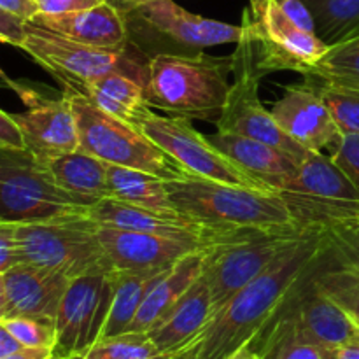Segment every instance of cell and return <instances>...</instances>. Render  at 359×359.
<instances>
[{"label": "cell", "instance_id": "cell-9", "mask_svg": "<svg viewBox=\"0 0 359 359\" xmlns=\"http://www.w3.org/2000/svg\"><path fill=\"white\" fill-rule=\"evenodd\" d=\"M125 18L133 42L142 49L158 46L156 55H193L214 46L237 44L242 35L241 25L193 14L174 0H149L128 11Z\"/></svg>", "mask_w": 359, "mask_h": 359}, {"label": "cell", "instance_id": "cell-25", "mask_svg": "<svg viewBox=\"0 0 359 359\" xmlns=\"http://www.w3.org/2000/svg\"><path fill=\"white\" fill-rule=\"evenodd\" d=\"M39 163L44 167L58 188L83 205L90 207L100 200L109 198V163L100 158L77 149L72 153L56 154Z\"/></svg>", "mask_w": 359, "mask_h": 359}, {"label": "cell", "instance_id": "cell-21", "mask_svg": "<svg viewBox=\"0 0 359 359\" xmlns=\"http://www.w3.org/2000/svg\"><path fill=\"white\" fill-rule=\"evenodd\" d=\"M32 23L97 48H121L133 41L125 14L105 0L76 13L37 14Z\"/></svg>", "mask_w": 359, "mask_h": 359}, {"label": "cell", "instance_id": "cell-26", "mask_svg": "<svg viewBox=\"0 0 359 359\" xmlns=\"http://www.w3.org/2000/svg\"><path fill=\"white\" fill-rule=\"evenodd\" d=\"M62 88L77 91L104 112L133 125L149 109L146 86L123 72H111L84 83H65Z\"/></svg>", "mask_w": 359, "mask_h": 359}, {"label": "cell", "instance_id": "cell-15", "mask_svg": "<svg viewBox=\"0 0 359 359\" xmlns=\"http://www.w3.org/2000/svg\"><path fill=\"white\" fill-rule=\"evenodd\" d=\"M86 221L104 251L109 266L119 272L170 269L189 252L207 248L205 244L196 241H181V238L107 226V224L95 223L88 217Z\"/></svg>", "mask_w": 359, "mask_h": 359}, {"label": "cell", "instance_id": "cell-42", "mask_svg": "<svg viewBox=\"0 0 359 359\" xmlns=\"http://www.w3.org/2000/svg\"><path fill=\"white\" fill-rule=\"evenodd\" d=\"M0 9L23 18L25 21H32L41 13L37 0H0Z\"/></svg>", "mask_w": 359, "mask_h": 359}, {"label": "cell", "instance_id": "cell-20", "mask_svg": "<svg viewBox=\"0 0 359 359\" xmlns=\"http://www.w3.org/2000/svg\"><path fill=\"white\" fill-rule=\"evenodd\" d=\"M13 116L23 130L27 149L37 161L79 149V128L65 93L53 95Z\"/></svg>", "mask_w": 359, "mask_h": 359}, {"label": "cell", "instance_id": "cell-39", "mask_svg": "<svg viewBox=\"0 0 359 359\" xmlns=\"http://www.w3.org/2000/svg\"><path fill=\"white\" fill-rule=\"evenodd\" d=\"M28 21L0 9V41L13 48L21 49L27 39Z\"/></svg>", "mask_w": 359, "mask_h": 359}, {"label": "cell", "instance_id": "cell-11", "mask_svg": "<svg viewBox=\"0 0 359 359\" xmlns=\"http://www.w3.org/2000/svg\"><path fill=\"white\" fill-rule=\"evenodd\" d=\"M135 125L191 177L210 179L245 188L270 189L242 170L219 147L214 146L209 137L193 128L191 119L170 114L161 116L149 107L140 114Z\"/></svg>", "mask_w": 359, "mask_h": 359}, {"label": "cell", "instance_id": "cell-34", "mask_svg": "<svg viewBox=\"0 0 359 359\" xmlns=\"http://www.w3.org/2000/svg\"><path fill=\"white\" fill-rule=\"evenodd\" d=\"M318 91L328 105L342 135L359 133V90L319 83Z\"/></svg>", "mask_w": 359, "mask_h": 359}, {"label": "cell", "instance_id": "cell-41", "mask_svg": "<svg viewBox=\"0 0 359 359\" xmlns=\"http://www.w3.org/2000/svg\"><path fill=\"white\" fill-rule=\"evenodd\" d=\"M279 4L284 9V13H286L298 27H302L307 32H316L314 14H312V11L309 9V6L304 0H279Z\"/></svg>", "mask_w": 359, "mask_h": 359}, {"label": "cell", "instance_id": "cell-32", "mask_svg": "<svg viewBox=\"0 0 359 359\" xmlns=\"http://www.w3.org/2000/svg\"><path fill=\"white\" fill-rule=\"evenodd\" d=\"M86 356L93 359H156L165 356V353L158 349L147 332H126L98 340Z\"/></svg>", "mask_w": 359, "mask_h": 359}, {"label": "cell", "instance_id": "cell-44", "mask_svg": "<svg viewBox=\"0 0 359 359\" xmlns=\"http://www.w3.org/2000/svg\"><path fill=\"white\" fill-rule=\"evenodd\" d=\"M55 354V349L51 347H23L18 353L2 359H49Z\"/></svg>", "mask_w": 359, "mask_h": 359}, {"label": "cell", "instance_id": "cell-37", "mask_svg": "<svg viewBox=\"0 0 359 359\" xmlns=\"http://www.w3.org/2000/svg\"><path fill=\"white\" fill-rule=\"evenodd\" d=\"M21 263L23 262H21L20 244L16 238V226L14 223L0 221V273Z\"/></svg>", "mask_w": 359, "mask_h": 359}, {"label": "cell", "instance_id": "cell-16", "mask_svg": "<svg viewBox=\"0 0 359 359\" xmlns=\"http://www.w3.org/2000/svg\"><path fill=\"white\" fill-rule=\"evenodd\" d=\"M270 111L284 133L311 153L330 149L332 154L342 140L328 105L309 79L304 84L284 86V95Z\"/></svg>", "mask_w": 359, "mask_h": 359}, {"label": "cell", "instance_id": "cell-28", "mask_svg": "<svg viewBox=\"0 0 359 359\" xmlns=\"http://www.w3.org/2000/svg\"><path fill=\"white\" fill-rule=\"evenodd\" d=\"M167 270L168 269H147L125 270V272L114 270V298H112V307L102 339H111V337L128 332L147 293Z\"/></svg>", "mask_w": 359, "mask_h": 359}, {"label": "cell", "instance_id": "cell-33", "mask_svg": "<svg viewBox=\"0 0 359 359\" xmlns=\"http://www.w3.org/2000/svg\"><path fill=\"white\" fill-rule=\"evenodd\" d=\"M319 290L359 321V266H337L316 277Z\"/></svg>", "mask_w": 359, "mask_h": 359}, {"label": "cell", "instance_id": "cell-3", "mask_svg": "<svg viewBox=\"0 0 359 359\" xmlns=\"http://www.w3.org/2000/svg\"><path fill=\"white\" fill-rule=\"evenodd\" d=\"M175 209L182 216L214 228H304L283 196L273 189L245 188L202 177L167 181Z\"/></svg>", "mask_w": 359, "mask_h": 359}, {"label": "cell", "instance_id": "cell-40", "mask_svg": "<svg viewBox=\"0 0 359 359\" xmlns=\"http://www.w3.org/2000/svg\"><path fill=\"white\" fill-rule=\"evenodd\" d=\"M104 0H37L39 14H67L76 13V11L90 9V7L98 6Z\"/></svg>", "mask_w": 359, "mask_h": 359}, {"label": "cell", "instance_id": "cell-19", "mask_svg": "<svg viewBox=\"0 0 359 359\" xmlns=\"http://www.w3.org/2000/svg\"><path fill=\"white\" fill-rule=\"evenodd\" d=\"M84 216L95 223L107 226L125 228V230L144 231V233L161 235V237L181 238V241H196L209 245L223 237L228 231L224 228L207 226L189 217H168L130 203L119 202L116 198H104L93 205L86 207Z\"/></svg>", "mask_w": 359, "mask_h": 359}, {"label": "cell", "instance_id": "cell-7", "mask_svg": "<svg viewBox=\"0 0 359 359\" xmlns=\"http://www.w3.org/2000/svg\"><path fill=\"white\" fill-rule=\"evenodd\" d=\"M63 93L76 114L81 151L109 165L149 172L167 181L189 177L139 126L107 114L77 91Z\"/></svg>", "mask_w": 359, "mask_h": 359}, {"label": "cell", "instance_id": "cell-47", "mask_svg": "<svg viewBox=\"0 0 359 359\" xmlns=\"http://www.w3.org/2000/svg\"><path fill=\"white\" fill-rule=\"evenodd\" d=\"M333 359H359V342H351L333 349Z\"/></svg>", "mask_w": 359, "mask_h": 359}, {"label": "cell", "instance_id": "cell-35", "mask_svg": "<svg viewBox=\"0 0 359 359\" xmlns=\"http://www.w3.org/2000/svg\"><path fill=\"white\" fill-rule=\"evenodd\" d=\"M0 326L13 333L25 347H56V325L32 318L0 319Z\"/></svg>", "mask_w": 359, "mask_h": 359}, {"label": "cell", "instance_id": "cell-22", "mask_svg": "<svg viewBox=\"0 0 359 359\" xmlns=\"http://www.w3.org/2000/svg\"><path fill=\"white\" fill-rule=\"evenodd\" d=\"M209 139L242 170L273 191L286 186L300 168L302 161L258 139L223 132H216Z\"/></svg>", "mask_w": 359, "mask_h": 359}, {"label": "cell", "instance_id": "cell-43", "mask_svg": "<svg viewBox=\"0 0 359 359\" xmlns=\"http://www.w3.org/2000/svg\"><path fill=\"white\" fill-rule=\"evenodd\" d=\"M23 344L16 339L11 332H7L6 328L0 326V359L11 356V354L18 353V351L23 349Z\"/></svg>", "mask_w": 359, "mask_h": 359}, {"label": "cell", "instance_id": "cell-38", "mask_svg": "<svg viewBox=\"0 0 359 359\" xmlns=\"http://www.w3.org/2000/svg\"><path fill=\"white\" fill-rule=\"evenodd\" d=\"M0 149L27 151V140L20 123L6 109L0 111Z\"/></svg>", "mask_w": 359, "mask_h": 359}, {"label": "cell", "instance_id": "cell-29", "mask_svg": "<svg viewBox=\"0 0 359 359\" xmlns=\"http://www.w3.org/2000/svg\"><path fill=\"white\" fill-rule=\"evenodd\" d=\"M252 344L265 359H333V351L305 340L279 318H273Z\"/></svg>", "mask_w": 359, "mask_h": 359}, {"label": "cell", "instance_id": "cell-4", "mask_svg": "<svg viewBox=\"0 0 359 359\" xmlns=\"http://www.w3.org/2000/svg\"><path fill=\"white\" fill-rule=\"evenodd\" d=\"M309 230L314 228H235L207 245L203 279L212 298V319Z\"/></svg>", "mask_w": 359, "mask_h": 359}, {"label": "cell", "instance_id": "cell-14", "mask_svg": "<svg viewBox=\"0 0 359 359\" xmlns=\"http://www.w3.org/2000/svg\"><path fill=\"white\" fill-rule=\"evenodd\" d=\"M114 298V270L98 266L70 279L56 316L55 353L86 354L102 339Z\"/></svg>", "mask_w": 359, "mask_h": 359}, {"label": "cell", "instance_id": "cell-10", "mask_svg": "<svg viewBox=\"0 0 359 359\" xmlns=\"http://www.w3.org/2000/svg\"><path fill=\"white\" fill-rule=\"evenodd\" d=\"M84 212L86 205L58 188L30 151L0 149V221L42 223Z\"/></svg>", "mask_w": 359, "mask_h": 359}, {"label": "cell", "instance_id": "cell-12", "mask_svg": "<svg viewBox=\"0 0 359 359\" xmlns=\"http://www.w3.org/2000/svg\"><path fill=\"white\" fill-rule=\"evenodd\" d=\"M21 262L63 273L69 279L109 266L84 216L16 224ZM111 269V266H109Z\"/></svg>", "mask_w": 359, "mask_h": 359}, {"label": "cell", "instance_id": "cell-17", "mask_svg": "<svg viewBox=\"0 0 359 359\" xmlns=\"http://www.w3.org/2000/svg\"><path fill=\"white\" fill-rule=\"evenodd\" d=\"M70 279L42 266H13L0 273V319L32 318L55 323Z\"/></svg>", "mask_w": 359, "mask_h": 359}, {"label": "cell", "instance_id": "cell-51", "mask_svg": "<svg viewBox=\"0 0 359 359\" xmlns=\"http://www.w3.org/2000/svg\"><path fill=\"white\" fill-rule=\"evenodd\" d=\"M356 326H358V330H359V321H356Z\"/></svg>", "mask_w": 359, "mask_h": 359}, {"label": "cell", "instance_id": "cell-49", "mask_svg": "<svg viewBox=\"0 0 359 359\" xmlns=\"http://www.w3.org/2000/svg\"><path fill=\"white\" fill-rule=\"evenodd\" d=\"M170 354H172V353H170ZM170 354H165V356H161V358H156V359H163V358L170 356ZM65 359H93V358L86 356V354H72V356H67Z\"/></svg>", "mask_w": 359, "mask_h": 359}, {"label": "cell", "instance_id": "cell-46", "mask_svg": "<svg viewBox=\"0 0 359 359\" xmlns=\"http://www.w3.org/2000/svg\"><path fill=\"white\" fill-rule=\"evenodd\" d=\"M224 359H265V358H263V354L256 349L255 344L251 342V344H245V346L238 347L237 351H233L230 356L224 358Z\"/></svg>", "mask_w": 359, "mask_h": 359}, {"label": "cell", "instance_id": "cell-8", "mask_svg": "<svg viewBox=\"0 0 359 359\" xmlns=\"http://www.w3.org/2000/svg\"><path fill=\"white\" fill-rule=\"evenodd\" d=\"M242 35L231 55V74L233 83L228 91L221 118L216 121L217 132L245 135L270 144L284 151L294 160L304 161L311 154L305 147L294 142L277 125L272 111L259 100V81L265 77L258 65V46L256 35L248 18L242 14Z\"/></svg>", "mask_w": 359, "mask_h": 359}, {"label": "cell", "instance_id": "cell-5", "mask_svg": "<svg viewBox=\"0 0 359 359\" xmlns=\"http://www.w3.org/2000/svg\"><path fill=\"white\" fill-rule=\"evenodd\" d=\"M277 193L300 226L339 233L359 231V191L330 154H309L297 175Z\"/></svg>", "mask_w": 359, "mask_h": 359}, {"label": "cell", "instance_id": "cell-1", "mask_svg": "<svg viewBox=\"0 0 359 359\" xmlns=\"http://www.w3.org/2000/svg\"><path fill=\"white\" fill-rule=\"evenodd\" d=\"M337 266H359V231H305L207 325L196 359H224L251 344L302 287Z\"/></svg>", "mask_w": 359, "mask_h": 359}, {"label": "cell", "instance_id": "cell-27", "mask_svg": "<svg viewBox=\"0 0 359 359\" xmlns=\"http://www.w3.org/2000/svg\"><path fill=\"white\" fill-rule=\"evenodd\" d=\"M109 196L151 212L168 217H186L175 209L167 188V179L135 168L109 165Z\"/></svg>", "mask_w": 359, "mask_h": 359}, {"label": "cell", "instance_id": "cell-23", "mask_svg": "<svg viewBox=\"0 0 359 359\" xmlns=\"http://www.w3.org/2000/svg\"><path fill=\"white\" fill-rule=\"evenodd\" d=\"M205 259L207 248H202L172 265L151 287L128 332H149L154 328L203 276Z\"/></svg>", "mask_w": 359, "mask_h": 359}, {"label": "cell", "instance_id": "cell-2", "mask_svg": "<svg viewBox=\"0 0 359 359\" xmlns=\"http://www.w3.org/2000/svg\"><path fill=\"white\" fill-rule=\"evenodd\" d=\"M230 74L231 56L160 53L149 62L147 104L170 116L216 123L226 104Z\"/></svg>", "mask_w": 359, "mask_h": 359}, {"label": "cell", "instance_id": "cell-6", "mask_svg": "<svg viewBox=\"0 0 359 359\" xmlns=\"http://www.w3.org/2000/svg\"><path fill=\"white\" fill-rule=\"evenodd\" d=\"M60 84L84 83L111 72H123L147 86L151 56L137 42L121 48H97L48 30L28 21L27 39L21 48Z\"/></svg>", "mask_w": 359, "mask_h": 359}, {"label": "cell", "instance_id": "cell-18", "mask_svg": "<svg viewBox=\"0 0 359 359\" xmlns=\"http://www.w3.org/2000/svg\"><path fill=\"white\" fill-rule=\"evenodd\" d=\"M276 318L287 321L305 340L325 349L359 342L356 321L319 290L316 279L302 287Z\"/></svg>", "mask_w": 359, "mask_h": 359}, {"label": "cell", "instance_id": "cell-31", "mask_svg": "<svg viewBox=\"0 0 359 359\" xmlns=\"http://www.w3.org/2000/svg\"><path fill=\"white\" fill-rule=\"evenodd\" d=\"M316 20V34L328 44L359 32V0H304Z\"/></svg>", "mask_w": 359, "mask_h": 359}, {"label": "cell", "instance_id": "cell-13", "mask_svg": "<svg viewBox=\"0 0 359 359\" xmlns=\"http://www.w3.org/2000/svg\"><path fill=\"white\" fill-rule=\"evenodd\" d=\"M244 16L255 30L258 65L265 76L291 70L307 77L330 48L316 32L298 27L279 0H249Z\"/></svg>", "mask_w": 359, "mask_h": 359}, {"label": "cell", "instance_id": "cell-36", "mask_svg": "<svg viewBox=\"0 0 359 359\" xmlns=\"http://www.w3.org/2000/svg\"><path fill=\"white\" fill-rule=\"evenodd\" d=\"M330 156L359 191V133H346Z\"/></svg>", "mask_w": 359, "mask_h": 359}, {"label": "cell", "instance_id": "cell-45", "mask_svg": "<svg viewBox=\"0 0 359 359\" xmlns=\"http://www.w3.org/2000/svg\"><path fill=\"white\" fill-rule=\"evenodd\" d=\"M200 337H196V339L193 340V342H189L188 346L181 347V349L175 351V353H172L170 356L163 359H196L198 358V349H200Z\"/></svg>", "mask_w": 359, "mask_h": 359}, {"label": "cell", "instance_id": "cell-48", "mask_svg": "<svg viewBox=\"0 0 359 359\" xmlns=\"http://www.w3.org/2000/svg\"><path fill=\"white\" fill-rule=\"evenodd\" d=\"M105 2L112 4V6H114L116 9L121 11L123 14H126V13H128V11L135 9L137 6H140V4L149 2V0H105Z\"/></svg>", "mask_w": 359, "mask_h": 359}, {"label": "cell", "instance_id": "cell-24", "mask_svg": "<svg viewBox=\"0 0 359 359\" xmlns=\"http://www.w3.org/2000/svg\"><path fill=\"white\" fill-rule=\"evenodd\" d=\"M212 321V298L203 276L191 290L175 304V307L151 328L149 337L161 353H174L202 335Z\"/></svg>", "mask_w": 359, "mask_h": 359}, {"label": "cell", "instance_id": "cell-50", "mask_svg": "<svg viewBox=\"0 0 359 359\" xmlns=\"http://www.w3.org/2000/svg\"><path fill=\"white\" fill-rule=\"evenodd\" d=\"M49 359H65V358H63V356H60V354H53V356L51 358H49Z\"/></svg>", "mask_w": 359, "mask_h": 359}, {"label": "cell", "instance_id": "cell-30", "mask_svg": "<svg viewBox=\"0 0 359 359\" xmlns=\"http://www.w3.org/2000/svg\"><path fill=\"white\" fill-rule=\"evenodd\" d=\"M305 79L359 90V32L330 44L326 55Z\"/></svg>", "mask_w": 359, "mask_h": 359}]
</instances>
